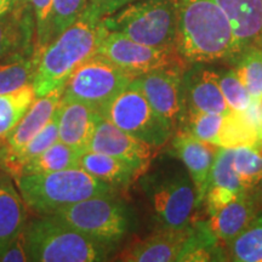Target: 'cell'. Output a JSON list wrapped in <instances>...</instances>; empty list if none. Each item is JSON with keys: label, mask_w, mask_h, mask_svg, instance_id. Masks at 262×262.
Segmentation results:
<instances>
[{"label": "cell", "mask_w": 262, "mask_h": 262, "mask_svg": "<svg viewBox=\"0 0 262 262\" xmlns=\"http://www.w3.org/2000/svg\"><path fill=\"white\" fill-rule=\"evenodd\" d=\"M227 17L241 54L262 48V0H215Z\"/></svg>", "instance_id": "18"}, {"label": "cell", "mask_w": 262, "mask_h": 262, "mask_svg": "<svg viewBox=\"0 0 262 262\" xmlns=\"http://www.w3.org/2000/svg\"><path fill=\"white\" fill-rule=\"evenodd\" d=\"M29 261L95 262L107 260L114 245L83 234L51 215L26 225Z\"/></svg>", "instance_id": "4"}, {"label": "cell", "mask_w": 262, "mask_h": 262, "mask_svg": "<svg viewBox=\"0 0 262 262\" xmlns=\"http://www.w3.org/2000/svg\"><path fill=\"white\" fill-rule=\"evenodd\" d=\"M88 0H52L49 42L67 29L81 15Z\"/></svg>", "instance_id": "32"}, {"label": "cell", "mask_w": 262, "mask_h": 262, "mask_svg": "<svg viewBox=\"0 0 262 262\" xmlns=\"http://www.w3.org/2000/svg\"><path fill=\"white\" fill-rule=\"evenodd\" d=\"M108 33L103 17L86 5L79 17L38 54L33 80L35 97L64 85L78 66L97 54Z\"/></svg>", "instance_id": "2"}, {"label": "cell", "mask_w": 262, "mask_h": 262, "mask_svg": "<svg viewBox=\"0 0 262 262\" xmlns=\"http://www.w3.org/2000/svg\"><path fill=\"white\" fill-rule=\"evenodd\" d=\"M256 127L248 119L244 112H228L225 114L217 146L221 148H239V147L253 146L258 142Z\"/></svg>", "instance_id": "26"}, {"label": "cell", "mask_w": 262, "mask_h": 262, "mask_svg": "<svg viewBox=\"0 0 262 262\" xmlns=\"http://www.w3.org/2000/svg\"><path fill=\"white\" fill-rule=\"evenodd\" d=\"M100 114L155 149L163 147L172 137L171 125L150 106L133 81Z\"/></svg>", "instance_id": "8"}, {"label": "cell", "mask_w": 262, "mask_h": 262, "mask_svg": "<svg viewBox=\"0 0 262 262\" xmlns=\"http://www.w3.org/2000/svg\"><path fill=\"white\" fill-rule=\"evenodd\" d=\"M83 234L116 245L131 229L129 209L113 195H100L62 208L50 214Z\"/></svg>", "instance_id": "6"}, {"label": "cell", "mask_w": 262, "mask_h": 262, "mask_svg": "<svg viewBox=\"0 0 262 262\" xmlns=\"http://www.w3.org/2000/svg\"><path fill=\"white\" fill-rule=\"evenodd\" d=\"M182 74L180 63H175L149 71L133 79L150 106L171 125L173 131L181 126L186 114Z\"/></svg>", "instance_id": "11"}, {"label": "cell", "mask_w": 262, "mask_h": 262, "mask_svg": "<svg viewBox=\"0 0 262 262\" xmlns=\"http://www.w3.org/2000/svg\"><path fill=\"white\" fill-rule=\"evenodd\" d=\"M153 147L134 137L100 116L88 150L116 157L145 172L153 157Z\"/></svg>", "instance_id": "12"}, {"label": "cell", "mask_w": 262, "mask_h": 262, "mask_svg": "<svg viewBox=\"0 0 262 262\" xmlns=\"http://www.w3.org/2000/svg\"><path fill=\"white\" fill-rule=\"evenodd\" d=\"M242 193V192H241ZM239 194L237 192L231 191L227 188L221 187H208L204 196L206 214L209 216L215 215L216 212L220 211L225 208L228 203H231Z\"/></svg>", "instance_id": "35"}, {"label": "cell", "mask_w": 262, "mask_h": 262, "mask_svg": "<svg viewBox=\"0 0 262 262\" xmlns=\"http://www.w3.org/2000/svg\"><path fill=\"white\" fill-rule=\"evenodd\" d=\"M26 228V227H25ZM29 261L27 241H26L25 229L19 233L15 241L5 249L0 255V262H26Z\"/></svg>", "instance_id": "36"}, {"label": "cell", "mask_w": 262, "mask_h": 262, "mask_svg": "<svg viewBox=\"0 0 262 262\" xmlns=\"http://www.w3.org/2000/svg\"><path fill=\"white\" fill-rule=\"evenodd\" d=\"M260 183H261V191H262V179H261V182Z\"/></svg>", "instance_id": "41"}, {"label": "cell", "mask_w": 262, "mask_h": 262, "mask_svg": "<svg viewBox=\"0 0 262 262\" xmlns=\"http://www.w3.org/2000/svg\"><path fill=\"white\" fill-rule=\"evenodd\" d=\"M35 51V25L32 6L11 9L0 16V61L12 55Z\"/></svg>", "instance_id": "20"}, {"label": "cell", "mask_w": 262, "mask_h": 262, "mask_svg": "<svg viewBox=\"0 0 262 262\" xmlns=\"http://www.w3.org/2000/svg\"><path fill=\"white\" fill-rule=\"evenodd\" d=\"M80 155V152L64 145L61 141H57L54 145L49 147L48 149H45L44 152H41L40 155H38L26 163L24 168L21 169L19 176L31 175V173L54 172L64 169L78 168Z\"/></svg>", "instance_id": "24"}, {"label": "cell", "mask_w": 262, "mask_h": 262, "mask_svg": "<svg viewBox=\"0 0 262 262\" xmlns=\"http://www.w3.org/2000/svg\"><path fill=\"white\" fill-rule=\"evenodd\" d=\"M226 258L235 262H262V214L233 241L225 245Z\"/></svg>", "instance_id": "25"}, {"label": "cell", "mask_w": 262, "mask_h": 262, "mask_svg": "<svg viewBox=\"0 0 262 262\" xmlns=\"http://www.w3.org/2000/svg\"><path fill=\"white\" fill-rule=\"evenodd\" d=\"M234 70L251 98L262 96V48H250L239 55Z\"/></svg>", "instance_id": "29"}, {"label": "cell", "mask_w": 262, "mask_h": 262, "mask_svg": "<svg viewBox=\"0 0 262 262\" xmlns=\"http://www.w3.org/2000/svg\"><path fill=\"white\" fill-rule=\"evenodd\" d=\"M244 114L256 127L258 137L262 140V96L251 98L250 104L244 111Z\"/></svg>", "instance_id": "38"}, {"label": "cell", "mask_w": 262, "mask_h": 262, "mask_svg": "<svg viewBox=\"0 0 262 262\" xmlns=\"http://www.w3.org/2000/svg\"><path fill=\"white\" fill-rule=\"evenodd\" d=\"M8 178H10V176L8 175V173H6V171L4 169H3V166H2V164H0V185H2L3 182L5 181L6 179Z\"/></svg>", "instance_id": "40"}, {"label": "cell", "mask_w": 262, "mask_h": 262, "mask_svg": "<svg viewBox=\"0 0 262 262\" xmlns=\"http://www.w3.org/2000/svg\"><path fill=\"white\" fill-rule=\"evenodd\" d=\"M101 114L83 102L62 98L58 106V141L84 153Z\"/></svg>", "instance_id": "16"}, {"label": "cell", "mask_w": 262, "mask_h": 262, "mask_svg": "<svg viewBox=\"0 0 262 262\" xmlns=\"http://www.w3.org/2000/svg\"><path fill=\"white\" fill-rule=\"evenodd\" d=\"M133 2L135 0H88V6H90L98 16L106 17Z\"/></svg>", "instance_id": "37"}, {"label": "cell", "mask_w": 262, "mask_h": 262, "mask_svg": "<svg viewBox=\"0 0 262 262\" xmlns=\"http://www.w3.org/2000/svg\"><path fill=\"white\" fill-rule=\"evenodd\" d=\"M97 54L102 55L133 77L182 62L175 49L141 44L118 32L108 33L101 42Z\"/></svg>", "instance_id": "10"}, {"label": "cell", "mask_w": 262, "mask_h": 262, "mask_svg": "<svg viewBox=\"0 0 262 262\" xmlns=\"http://www.w3.org/2000/svg\"><path fill=\"white\" fill-rule=\"evenodd\" d=\"M260 214L253 191H243L215 215L209 216L208 225L222 247L233 241Z\"/></svg>", "instance_id": "19"}, {"label": "cell", "mask_w": 262, "mask_h": 262, "mask_svg": "<svg viewBox=\"0 0 262 262\" xmlns=\"http://www.w3.org/2000/svg\"><path fill=\"white\" fill-rule=\"evenodd\" d=\"M186 120L180 126V130L186 131L196 139L217 146L225 114H214L206 112H186Z\"/></svg>", "instance_id": "30"}, {"label": "cell", "mask_w": 262, "mask_h": 262, "mask_svg": "<svg viewBox=\"0 0 262 262\" xmlns=\"http://www.w3.org/2000/svg\"><path fill=\"white\" fill-rule=\"evenodd\" d=\"M26 208L12 179L8 178L0 185V255L27 225Z\"/></svg>", "instance_id": "22"}, {"label": "cell", "mask_w": 262, "mask_h": 262, "mask_svg": "<svg viewBox=\"0 0 262 262\" xmlns=\"http://www.w3.org/2000/svg\"><path fill=\"white\" fill-rule=\"evenodd\" d=\"M178 35L175 50L188 63L232 61L241 55L227 17L215 0H175Z\"/></svg>", "instance_id": "1"}, {"label": "cell", "mask_w": 262, "mask_h": 262, "mask_svg": "<svg viewBox=\"0 0 262 262\" xmlns=\"http://www.w3.org/2000/svg\"><path fill=\"white\" fill-rule=\"evenodd\" d=\"M12 9L11 0H0V16L6 14Z\"/></svg>", "instance_id": "39"}, {"label": "cell", "mask_w": 262, "mask_h": 262, "mask_svg": "<svg viewBox=\"0 0 262 262\" xmlns=\"http://www.w3.org/2000/svg\"><path fill=\"white\" fill-rule=\"evenodd\" d=\"M219 84L229 110L232 112H244L250 104L251 96L234 68L219 72Z\"/></svg>", "instance_id": "33"}, {"label": "cell", "mask_w": 262, "mask_h": 262, "mask_svg": "<svg viewBox=\"0 0 262 262\" xmlns=\"http://www.w3.org/2000/svg\"><path fill=\"white\" fill-rule=\"evenodd\" d=\"M182 95L186 112H231L219 84V72L203 63H194V67L183 72Z\"/></svg>", "instance_id": "14"}, {"label": "cell", "mask_w": 262, "mask_h": 262, "mask_svg": "<svg viewBox=\"0 0 262 262\" xmlns=\"http://www.w3.org/2000/svg\"><path fill=\"white\" fill-rule=\"evenodd\" d=\"M134 78L102 55L96 54L75 68L63 85L62 98L79 101L100 113Z\"/></svg>", "instance_id": "9"}, {"label": "cell", "mask_w": 262, "mask_h": 262, "mask_svg": "<svg viewBox=\"0 0 262 262\" xmlns=\"http://www.w3.org/2000/svg\"><path fill=\"white\" fill-rule=\"evenodd\" d=\"M63 96V85L41 97H37L22 119L6 135L0 147L8 152H17L27 145L50 122Z\"/></svg>", "instance_id": "17"}, {"label": "cell", "mask_w": 262, "mask_h": 262, "mask_svg": "<svg viewBox=\"0 0 262 262\" xmlns=\"http://www.w3.org/2000/svg\"><path fill=\"white\" fill-rule=\"evenodd\" d=\"M35 98L33 84L0 95V142L22 119Z\"/></svg>", "instance_id": "27"}, {"label": "cell", "mask_w": 262, "mask_h": 262, "mask_svg": "<svg viewBox=\"0 0 262 262\" xmlns=\"http://www.w3.org/2000/svg\"><path fill=\"white\" fill-rule=\"evenodd\" d=\"M27 208L39 215H50L74 203L100 195H113L116 188L81 168L22 175L15 180Z\"/></svg>", "instance_id": "3"}, {"label": "cell", "mask_w": 262, "mask_h": 262, "mask_svg": "<svg viewBox=\"0 0 262 262\" xmlns=\"http://www.w3.org/2000/svg\"><path fill=\"white\" fill-rule=\"evenodd\" d=\"M35 25V51L39 54L49 44L52 0H29Z\"/></svg>", "instance_id": "34"}, {"label": "cell", "mask_w": 262, "mask_h": 262, "mask_svg": "<svg viewBox=\"0 0 262 262\" xmlns=\"http://www.w3.org/2000/svg\"><path fill=\"white\" fill-rule=\"evenodd\" d=\"M156 220L162 228L183 229L198 209L194 183L188 172H157L141 180Z\"/></svg>", "instance_id": "7"}, {"label": "cell", "mask_w": 262, "mask_h": 262, "mask_svg": "<svg viewBox=\"0 0 262 262\" xmlns=\"http://www.w3.org/2000/svg\"><path fill=\"white\" fill-rule=\"evenodd\" d=\"M110 32L122 33L141 44L175 49L178 6L175 0H140L103 17Z\"/></svg>", "instance_id": "5"}, {"label": "cell", "mask_w": 262, "mask_h": 262, "mask_svg": "<svg viewBox=\"0 0 262 262\" xmlns=\"http://www.w3.org/2000/svg\"><path fill=\"white\" fill-rule=\"evenodd\" d=\"M233 168L245 191H253L262 179V140L233 149Z\"/></svg>", "instance_id": "28"}, {"label": "cell", "mask_w": 262, "mask_h": 262, "mask_svg": "<svg viewBox=\"0 0 262 262\" xmlns=\"http://www.w3.org/2000/svg\"><path fill=\"white\" fill-rule=\"evenodd\" d=\"M219 149V146L196 139L183 130H179L171 140L170 150L176 158L181 160L194 183L198 208L204 203L209 176Z\"/></svg>", "instance_id": "13"}, {"label": "cell", "mask_w": 262, "mask_h": 262, "mask_svg": "<svg viewBox=\"0 0 262 262\" xmlns=\"http://www.w3.org/2000/svg\"><path fill=\"white\" fill-rule=\"evenodd\" d=\"M37 64V51L16 54L0 61V95L33 84Z\"/></svg>", "instance_id": "23"}, {"label": "cell", "mask_w": 262, "mask_h": 262, "mask_svg": "<svg viewBox=\"0 0 262 262\" xmlns=\"http://www.w3.org/2000/svg\"><path fill=\"white\" fill-rule=\"evenodd\" d=\"M78 166L116 189L127 187L142 173L139 169L116 157L94 150L81 153Z\"/></svg>", "instance_id": "21"}, {"label": "cell", "mask_w": 262, "mask_h": 262, "mask_svg": "<svg viewBox=\"0 0 262 262\" xmlns=\"http://www.w3.org/2000/svg\"><path fill=\"white\" fill-rule=\"evenodd\" d=\"M208 187H221L241 193L245 191L233 168V148L219 149L209 176Z\"/></svg>", "instance_id": "31"}, {"label": "cell", "mask_w": 262, "mask_h": 262, "mask_svg": "<svg viewBox=\"0 0 262 262\" xmlns=\"http://www.w3.org/2000/svg\"><path fill=\"white\" fill-rule=\"evenodd\" d=\"M188 235L189 227L183 229L160 228L127 245L120 253L119 260L126 262L178 261Z\"/></svg>", "instance_id": "15"}]
</instances>
